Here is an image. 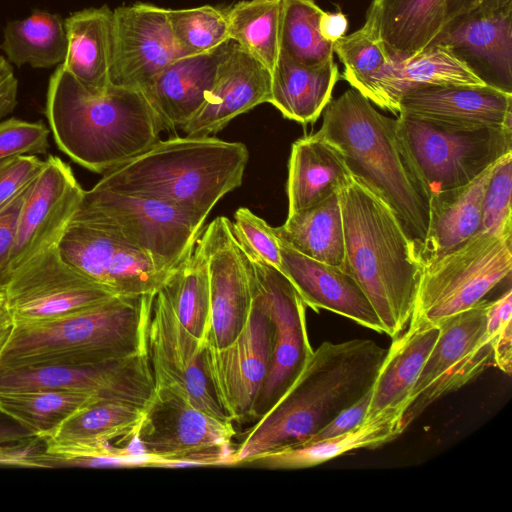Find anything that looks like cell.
Segmentation results:
<instances>
[{"label": "cell", "instance_id": "obj_1", "mask_svg": "<svg viewBox=\"0 0 512 512\" xmlns=\"http://www.w3.org/2000/svg\"><path fill=\"white\" fill-rule=\"evenodd\" d=\"M387 349L369 339L323 342L283 396L248 431L233 463L300 445L371 390Z\"/></svg>", "mask_w": 512, "mask_h": 512}, {"label": "cell", "instance_id": "obj_2", "mask_svg": "<svg viewBox=\"0 0 512 512\" xmlns=\"http://www.w3.org/2000/svg\"><path fill=\"white\" fill-rule=\"evenodd\" d=\"M45 115L59 150L98 174L147 150L164 130L143 90L110 85L94 94L61 64L49 79Z\"/></svg>", "mask_w": 512, "mask_h": 512}, {"label": "cell", "instance_id": "obj_3", "mask_svg": "<svg viewBox=\"0 0 512 512\" xmlns=\"http://www.w3.org/2000/svg\"><path fill=\"white\" fill-rule=\"evenodd\" d=\"M344 242L343 269L358 283L392 339L413 313L422 264L388 203L354 175L339 192Z\"/></svg>", "mask_w": 512, "mask_h": 512}, {"label": "cell", "instance_id": "obj_4", "mask_svg": "<svg viewBox=\"0 0 512 512\" xmlns=\"http://www.w3.org/2000/svg\"><path fill=\"white\" fill-rule=\"evenodd\" d=\"M248 159L241 142L172 137L104 173L95 185L165 202L204 224L215 204L242 184Z\"/></svg>", "mask_w": 512, "mask_h": 512}, {"label": "cell", "instance_id": "obj_5", "mask_svg": "<svg viewBox=\"0 0 512 512\" xmlns=\"http://www.w3.org/2000/svg\"><path fill=\"white\" fill-rule=\"evenodd\" d=\"M155 295H115L68 316L13 322L0 368L97 365L148 353Z\"/></svg>", "mask_w": 512, "mask_h": 512}, {"label": "cell", "instance_id": "obj_6", "mask_svg": "<svg viewBox=\"0 0 512 512\" xmlns=\"http://www.w3.org/2000/svg\"><path fill=\"white\" fill-rule=\"evenodd\" d=\"M317 133L343 154L351 173L394 210L418 255L429 216V199L413 174L400 144L396 118L378 112L354 88L331 100Z\"/></svg>", "mask_w": 512, "mask_h": 512}, {"label": "cell", "instance_id": "obj_7", "mask_svg": "<svg viewBox=\"0 0 512 512\" xmlns=\"http://www.w3.org/2000/svg\"><path fill=\"white\" fill-rule=\"evenodd\" d=\"M512 270V234L477 232L446 253L422 265L408 326H438L468 310Z\"/></svg>", "mask_w": 512, "mask_h": 512}, {"label": "cell", "instance_id": "obj_8", "mask_svg": "<svg viewBox=\"0 0 512 512\" xmlns=\"http://www.w3.org/2000/svg\"><path fill=\"white\" fill-rule=\"evenodd\" d=\"M398 115L400 144L428 199L469 183L512 152L511 128H459L407 113Z\"/></svg>", "mask_w": 512, "mask_h": 512}, {"label": "cell", "instance_id": "obj_9", "mask_svg": "<svg viewBox=\"0 0 512 512\" xmlns=\"http://www.w3.org/2000/svg\"><path fill=\"white\" fill-rule=\"evenodd\" d=\"M73 219L107 230L172 272L193 252L204 224L165 202L94 185Z\"/></svg>", "mask_w": 512, "mask_h": 512}, {"label": "cell", "instance_id": "obj_10", "mask_svg": "<svg viewBox=\"0 0 512 512\" xmlns=\"http://www.w3.org/2000/svg\"><path fill=\"white\" fill-rule=\"evenodd\" d=\"M233 422L190 403L179 390L155 383L136 432L151 466L231 465Z\"/></svg>", "mask_w": 512, "mask_h": 512}, {"label": "cell", "instance_id": "obj_11", "mask_svg": "<svg viewBox=\"0 0 512 512\" xmlns=\"http://www.w3.org/2000/svg\"><path fill=\"white\" fill-rule=\"evenodd\" d=\"M242 249L250 269L252 291L272 324L270 365L251 412L250 421L255 423L299 377L313 349L307 333L306 305L297 290L281 271Z\"/></svg>", "mask_w": 512, "mask_h": 512}, {"label": "cell", "instance_id": "obj_12", "mask_svg": "<svg viewBox=\"0 0 512 512\" xmlns=\"http://www.w3.org/2000/svg\"><path fill=\"white\" fill-rule=\"evenodd\" d=\"M488 302L484 299L438 325L437 340L408 398L403 414L405 429L428 406L469 383L492 362L486 334Z\"/></svg>", "mask_w": 512, "mask_h": 512}, {"label": "cell", "instance_id": "obj_13", "mask_svg": "<svg viewBox=\"0 0 512 512\" xmlns=\"http://www.w3.org/2000/svg\"><path fill=\"white\" fill-rule=\"evenodd\" d=\"M3 295L14 323L68 316L115 296L68 263L58 246L34 256L14 270Z\"/></svg>", "mask_w": 512, "mask_h": 512}, {"label": "cell", "instance_id": "obj_14", "mask_svg": "<svg viewBox=\"0 0 512 512\" xmlns=\"http://www.w3.org/2000/svg\"><path fill=\"white\" fill-rule=\"evenodd\" d=\"M247 322L224 348L205 344L204 360L215 397L232 421L247 422L266 379L272 348V324L261 300L252 291Z\"/></svg>", "mask_w": 512, "mask_h": 512}, {"label": "cell", "instance_id": "obj_15", "mask_svg": "<svg viewBox=\"0 0 512 512\" xmlns=\"http://www.w3.org/2000/svg\"><path fill=\"white\" fill-rule=\"evenodd\" d=\"M58 248L68 263L115 295L156 294L171 274L117 235L77 219Z\"/></svg>", "mask_w": 512, "mask_h": 512}, {"label": "cell", "instance_id": "obj_16", "mask_svg": "<svg viewBox=\"0 0 512 512\" xmlns=\"http://www.w3.org/2000/svg\"><path fill=\"white\" fill-rule=\"evenodd\" d=\"M154 386L148 353L97 365L0 368V392L61 390L144 406Z\"/></svg>", "mask_w": 512, "mask_h": 512}, {"label": "cell", "instance_id": "obj_17", "mask_svg": "<svg viewBox=\"0 0 512 512\" xmlns=\"http://www.w3.org/2000/svg\"><path fill=\"white\" fill-rule=\"evenodd\" d=\"M197 240L208 268L209 324L205 344L224 348L243 330L252 305L250 269L232 221L216 217Z\"/></svg>", "mask_w": 512, "mask_h": 512}, {"label": "cell", "instance_id": "obj_18", "mask_svg": "<svg viewBox=\"0 0 512 512\" xmlns=\"http://www.w3.org/2000/svg\"><path fill=\"white\" fill-rule=\"evenodd\" d=\"M204 351L205 343L179 322L160 289L153 301L148 332V354L154 383L171 386L182 392L195 407L212 416L230 420L215 397Z\"/></svg>", "mask_w": 512, "mask_h": 512}, {"label": "cell", "instance_id": "obj_19", "mask_svg": "<svg viewBox=\"0 0 512 512\" xmlns=\"http://www.w3.org/2000/svg\"><path fill=\"white\" fill-rule=\"evenodd\" d=\"M85 190L71 167L49 155L21 208L10 255L11 274L34 256L58 246Z\"/></svg>", "mask_w": 512, "mask_h": 512}, {"label": "cell", "instance_id": "obj_20", "mask_svg": "<svg viewBox=\"0 0 512 512\" xmlns=\"http://www.w3.org/2000/svg\"><path fill=\"white\" fill-rule=\"evenodd\" d=\"M114 43L110 84L145 89L173 60L177 46L168 9L137 2L113 10Z\"/></svg>", "mask_w": 512, "mask_h": 512}, {"label": "cell", "instance_id": "obj_21", "mask_svg": "<svg viewBox=\"0 0 512 512\" xmlns=\"http://www.w3.org/2000/svg\"><path fill=\"white\" fill-rule=\"evenodd\" d=\"M270 95L271 72L231 40L204 103L180 129L187 136H211L240 114L269 103Z\"/></svg>", "mask_w": 512, "mask_h": 512}, {"label": "cell", "instance_id": "obj_22", "mask_svg": "<svg viewBox=\"0 0 512 512\" xmlns=\"http://www.w3.org/2000/svg\"><path fill=\"white\" fill-rule=\"evenodd\" d=\"M459 128L512 129V93L491 85H437L405 92L398 114Z\"/></svg>", "mask_w": 512, "mask_h": 512}, {"label": "cell", "instance_id": "obj_23", "mask_svg": "<svg viewBox=\"0 0 512 512\" xmlns=\"http://www.w3.org/2000/svg\"><path fill=\"white\" fill-rule=\"evenodd\" d=\"M279 244L281 272L306 306L316 312L320 309L331 311L365 328L384 333L370 301L349 273L343 268L307 257L281 240Z\"/></svg>", "mask_w": 512, "mask_h": 512}, {"label": "cell", "instance_id": "obj_24", "mask_svg": "<svg viewBox=\"0 0 512 512\" xmlns=\"http://www.w3.org/2000/svg\"><path fill=\"white\" fill-rule=\"evenodd\" d=\"M438 42L448 45L486 84L512 93V10L473 11L446 26Z\"/></svg>", "mask_w": 512, "mask_h": 512}, {"label": "cell", "instance_id": "obj_25", "mask_svg": "<svg viewBox=\"0 0 512 512\" xmlns=\"http://www.w3.org/2000/svg\"><path fill=\"white\" fill-rule=\"evenodd\" d=\"M230 44L176 58L143 89L164 130L181 128L200 109Z\"/></svg>", "mask_w": 512, "mask_h": 512}, {"label": "cell", "instance_id": "obj_26", "mask_svg": "<svg viewBox=\"0 0 512 512\" xmlns=\"http://www.w3.org/2000/svg\"><path fill=\"white\" fill-rule=\"evenodd\" d=\"M502 157L469 183L429 198L428 226L419 251L422 265L478 232L484 194Z\"/></svg>", "mask_w": 512, "mask_h": 512}, {"label": "cell", "instance_id": "obj_27", "mask_svg": "<svg viewBox=\"0 0 512 512\" xmlns=\"http://www.w3.org/2000/svg\"><path fill=\"white\" fill-rule=\"evenodd\" d=\"M366 18L391 60L402 61L436 42L446 24V0H372Z\"/></svg>", "mask_w": 512, "mask_h": 512}, {"label": "cell", "instance_id": "obj_28", "mask_svg": "<svg viewBox=\"0 0 512 512\" xmlns=\"http://www.w3.org/2000/svg\"><path fill=\"white\" fill-rule=\"evenodd\" d=\"M438 335V326H408L393 339L371 388L364 421L380 414L403 419L410 392Z\"/></svg>", "mask_w": 512, "mask_h": 512}, {"label": "cell", "instance_id": "obj_29", "mask_svg": "<svg viewBox=\"0 0 512 512\" xmlns=\"http://www.w3.org/2000/svg\"><path fill=\"white\" fill-rule=\"evenodd\" d=\"M67 53L62 67L86 90L103 94L110 87L114 15L107 5L85 8L64 19Z\"/></svg>", "mask_w": 512, "mask_h": 512}, {"label": "cell", "instance_id": "obj_30", "mask_svg": "<svg viewBox=\"0 0 512 512\" xmlns=\"http://www.w3.org/2000/svg\"><path fill=\"white\" fill-rule=\"evenodd\" d=\"M353 174L341 151L317 132L296 140L288 164V214L339 193Z\"/></svg>", "mask_w": 512, "mask_h": 512}, {"label": "cell", "instance_id": "obj_31", "mask_svg": "<svg viewBox=\"0 0 512 512\" xmlns=\"http://www.w3.org/2000/svg\"><path fill=\"white\" fill-rule=\"evenodd\" d=\"M437 85H487L444 43H435L418 55L391 61L381 77L374 104L398 114L401 96L408 90Z\"/></svg>", "mask_w": 512, "mask_h": 512}, {"label": "cell", "instance_id": "obj_32", "mask_svg": "<svg viewBox=\"0 0 512 512\" xmlns=\"http://www.w3.org/2000/svg\"><path fill=\"white\" fill-rule=\"evenodd\" d=\"M339 79L334 60L306 65L279 54L271 73L269 103L290 120L314 123L332 98Z\"/></svg>", "mask_w": 512, "mask_h": 512}, {"label": "cell", "instance_id": "obj_33", "mask_svg": "<svg viewBox=\"0 0 512 512\" xmlns=\"http://www.w3.org/2000/svg\"><path fill=\"white\" fill-rule=\"evenodd\" d=\"M279 240L314 260L344 267L345 242L339 193L288 214L285 223L274 227Z\"/></svg>", "mask_w": 512, "mask_h": 512}, {"label": "cell", "instance_id": "obj_34", "mask_svg": "<svg viewBox=\"0 0 512 512\" xmlns=\"http://www.w3.org/2000/svg\"><path fill=\"white\" fill-rule=\"evenodd\" d=\"M405 427L400 416L381 414L355 429L326 439L308 441L268 454L254 463L275 469H300L327 462L344 453L377 448L397 438Z\"/></svg>", "mask_w": 512, "mask_h": 512}, {"label": "cell", "instance_id": "obj_35", "mask_svg": "<svg viewBox=\"0 0 512 512\" xmlns=\"http://www.w3.org/2000/svg\"><path fill=\"white\" fill-rule=\"evenodd\" d=\"M3 32L0 49L17 67L51 68L64 62L67 35L58 13L34 10L24 19L9 21Z\"/></svg>", "mask_w": 512, "mask_h": 512}, {"label": "cell", "instance_id": "obj_36", "mask_svg": "<svg viewBox=\"0 0 512 512\" xmlns=\"http://www.w3.org/2000/svg\"><path fill=\"white\" fill-rule=\"evenodd\" d=\"M98 400L102 399L61 390L6 391L0 392V412L42 441L73 414Z\"/></svg>", "mask_w": 512, "mask_h": 512}, {"label": "cell", "instance_id": "obj_37", "mask_svg": "<svg viewBox=\"0 0 512 512\" xmlns=\"http://www.w3.org/2000/svg\"><path fill=\"white\" fill-rule=\"evenodd\" d=\"M282 0H242L225 8L229 39L271 73L279 54Z\"/></svg>", "mask_w": 512, "mask_h": 512}, {"label": "cell", "instance_id": "obj_38", "mask_svg": "<svg viewBox=\"0 0 512 512\" xmlns=\"http://www.w3.org/2000/svg\"><path fill=\"white\" fill-rule=\"evenodd\" d=\"M161 290L179 322L205 343L210 314L207 262L198 243L192 254L171 272Z\"/></svg>", "mask_w": 512, "mask_h": 512}, {"label": "cell", "instance_id": "obj_39", "mask_svg": "<svg viewBox=\"0 0 512 512\" xmlns=\"http://www.w3.org/2000/svg\"><path fill=\"white\" fill-rule=\"evenodd\" d=\"M333 51L344 66L345 80L372 103L378 83L391 64V58L372 21L333 44Z\"/></svg>", "mask_w": 512, "mask_h": 512}, {"label": "cell", "instance_id": "obj_40", "mask_svg": "<svg viewBox=\"0 0 512 512\" xmlns=\"http://www.w3.org/2000/svg\"><path fill=\"white\" fill-rule=\"evenodd\" d=\"M322 12L315 0H282L280 54L306 65L332 60L333 44L319 32Z\"/></svg>", "mask_w": 512, "mask_h": 512}, {"label": "cell", "instance_id": "obj_41", "mask_svg": "<svg viewBox=\"0 0 512 512\" xmlns=\"http://www.w3.org/2000/svg\"><path fill=\"white\" fill-rule=\"evenodd\" d=\"M175 42L184 55L213 50L229 39L226 9L212 5L168 9Z\"/></svg>", "mask_w": 512, "mask_h": 512}, {"label": "cell", "instance_id": "obj_42", "mask_svg": "<svg viewBox=\"0 0 512 512\" xmlns=\"http://www.w3.org/2000/svg\"><path fill=\"white\" fill-rule=\"evenodd\" d=\"M512 152L505 154L484 194L478 232L512 234Z\"/></svg>", "mask_w": 512, "mask_h": 512}, {"label": "cell", "instance_id": "obj_43", "mask_svg": "<svg viewBox=\"0 0 512 512\" xmlns=\"http://www.w3.org/2000/svg\"><path fill=\"white\" fill-rule=\"evenodd\" d=\"M232 228L243 248L277 270H282L280 244L274 227L248 208L240 207L234 214Z\"/></svg>", "mask_w": 512, "mask_h": 512}, {"label": "cell", "instance_id": "obj_44", "mask_svg": "<svg viewBox=\"0 0 512 512\" xmlns=\"http://www.w3.org/2000/svg\"><path fill=\"white\" fill-rule=\"evenodd\" d=\"M512 291L489 301L486 309V334L492 348V363L510 375L512 370Z\"/></svg>", "mask_w": 512, "mask_h": 512}, {"label": "cell", "instance_id": "obj_45", "mask_svg": "<svg viewBox=\"0 0 512 512\" xmlns=\"http://www.w3.org/2000/svg\"><path fill=\"white\" fill-rule=\"evenodd\" d=\"M50 130L43 121L18 118L0 121V161L20 155L47 154Z\"/></svg>", "mask_w": 512, "mask_h": 512}, {"label": "cell", "instance_id": "obj_46", "mask_svg": "<svg viewBox=\"0 0 512 512\" xmlns=\"http://www.w3.org/2000/svg\"><path fill=\"white\" fill-rule=\"evenodd\" d=\"M44 160L35 155H20L0 175V211L38 177Z\"/></svg>", "mask_w": 512, "mask_h": 512}, {"label": "cell", "instance_id": "obj_47", "mask_svg": "<svg viewBox=\"0 0 512 512\" xmlns=\"http://www.w3.org/2000/svg\"><path fill=\"white\" fill-rule=\"evenodd\" d=\"M35 182V181H34ZM34 182L0 211V293L3 294L11 277L10 255L13 249L18 217Z\"/></svg>", "mask_w": 512, "mask_h": 512}, {"label": "cell", "instance_id": "obj_48", "mask_svg": "<svg viewBox=\"0 0 512 512\" xmlns=\"http://www.w3.org/2000/svg\"><path fill=\"white\" fill-rule=\"evenodd\" d=\"M370 394L371 390L363 395L358 401L342 410L326 426L306 442L335 437L347 433L361 425L365 419L370 401Z\"/></svg>", "mask_w": 512, "mask_h": 512}, {"label": "cell", "instance_id": "obj_49", "mask_svg": "<svg viewBox=\"0 0 512 512\" xmlns=\"http://www.w3.org/2000/svg\"><path fill=\"white\" fill-rule=\"evenodd\" d=\"M18 79L13 66L0 55V121L11 114L17 106Z\"/></svg>", "mask_w": 512, "mask_h": 512}, {"label": "cell", "instance_id": "obj_50", "mask_svg": "<svg viewBox=\"0 0 512 512\" xmlns=\"http://www.w3.org/2000/svg\"><path fill=\"white\" fill-rule=\"evenodd\" d=\"M348 20L344 13L323 11L319 18V32L322 38L332 44L345 35Z\"/></svg>", "mask_w": 512, "mask_h": 512}, {"label": "cell", "instance_id": "obj_51", "mask_svg": "<svg viewBox=\"0 0 512 512\" xmlns=\"http://www.w3.org/2000/svg\"><path fill=\"white\" fill-rule=\"evenodd\" d=\"M480 0H446V24L455 22L476 10Z\"/></svg>", "mask_w": 512, "mask_h": 512}, {"label": "cell", "instance_id": "obj_52", "mask_svg": "<svg viewBox=\"0 0 512 512\" xmlns=\"http://www.w3.org/2000/svg\"><path fill=\"white\" fill-rule=\"evenodd\" d=\"M37 439L17 424H0V448Z\"/></svg>", "mask_w": 512, "mask_h": 512}, {"label": "cell", "instance_id": "obj_53", "mask_svg": "<svg viewBox=\"0 0 512 512\" xmlns=\"http://www.w3.org/2000/svg\"><path fill=\"white\" fill-rule=\"evenodd\" d=\"M512 10V0H480L475 11L495 13Z\"/></svg>", "mask_w": 512, "mask_h": 512}, {"label": "cell", "instance_id": "obj_54", "mask_svg": "<svg viewBox=\"0 0 512 512\" xmlns=\"http://www.w3.org/2000/svg\"><path fill=\"white\" fill-rule=\"evenodd\" d=\"M13 327V320L8 314L0 318V352L6 344Z\"/></svg>", "mask_w": 512, "mask_h": 512}, {"label": "cell", "instance_id": "obj_55", "mask_svg": "<svg viewBox=\"0 0 512 512\" xmlns=\"http://www.w3.org/2000/svg\"><path fill=\"white\" fill-rule=\"evenodd\" d=\"M6 306H5V300L4 295L0 293V318L8 315Z\"/></svg>", "mask_w": 512, "mask_h": 512}, {"label": "cell", "instance_id": "obj_56", "mask_svg": "<svg viewBox=\"0 0 512 512\" xmlns=\"http://www.w3.org/2000/svg\"><path fill=\"white\" fill-rule=\"evenodd\" d=\"M14 157L7 158L0 161V175L10 165Z\"/></svg>", "mask_w": 512, "mask_h": 512}]
</instances>
